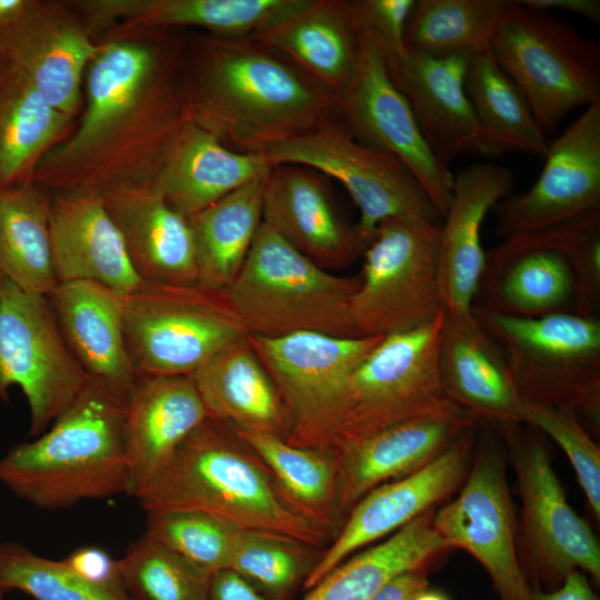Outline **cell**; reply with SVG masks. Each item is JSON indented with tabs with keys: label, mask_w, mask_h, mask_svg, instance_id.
I'll return each instance as SVG.
<instances>
[{
	"label": "cell",
	"mask_w": 600,
	"mask_h": 600,
	"mask_svg": "<svg viewBox=\"0 0 600 600\" xmlns=\"http://www.w3.org/2000/svg\"><path fill=\"white\" fill-rule=\"evenodd\" d=\"M234 429L299 510L333 540L342 526L338 514V467L333 456L290 444L269 433Z\"/></svg>",
	"instance_id": "39"
},
{
	"label": "cell",
	"mask_w": 600,
	"mask_h": 600,
	"mask_svg": "<svg viewBox=\"0 0 600 600\" xmlns=\"http://www.w3.org/2000/svg\"><path fill=\"white\" fill-rule=\"evenodd\" d=\"M464 87L478 128L477 154L497 158L519 151L544 158L547 134L489 50L468 59Z\"/></svg>",
	"instance_id": "35"
},
{
	"label": "cell",
	"mask_w": 600,
	"mask_h": 600,
	"mask_svg": "<svg viewBox=\"0 0 600 600\" xmlns=\"http://www.w3.org/2000/svg\"><path fill=\"white\" fill-rule=\"evenodd\" d=\"M468 59L407 49L387 54L392 81L409 103L430 151L447 168L458 154L477 149L478 128L464 87Z\"/></svg>",
	"instance_id": "25"
},
{
	"label": "cell",
	"mask_w": 600,
	"mask_h": 600,
	"mask_svg": "<svg viewBox=\"0 0 600 600\" xmlns=\"http://www.w3.org/2000/svg\"><path fill=\"white\" fill-rule=\"evenodd\" d=\"M121 580L132 600H207L211 574L148 533L119 559Z\"/></svg>",
	"instance_id": "42"
},
{
	"label": "cell",
	"mask_w": 600,
	"mask_h": 600,
	"mask_svg": "<svg viewBox=\"0 0 600 600\" xmlns=\"http://www.w3.org/2000/svg\"><path fill=\"white\" fill-rule=\"evenodd\" d=\"M127 350L138 374L190 376L248 332L226 290L142 280L122 296Z\"/></svg>",
	"instance_id": "8"
},
{
	"label": "cell",
	"mask_w": 600,
	"mask_h": 600,
	"mask_svg": "<svg viewBox=\"0 0 600 600\" xmlns=\"http://www.w3.org/2000/svg\"><path fill=\"white\" fill-rule=\"evenodd\" d=\"M63 561L80 578L94 587L126 591L121 580L119 559H113L101 548H77Z\"/></svg>",
	"instance_id": "48"
},
{
	"label": "cell",
	"mask_w": 600,
	"mask_h": 600,
	"mask_svg": "<svg viewBox=\"0 0 600 600\" xmlns=\"http://www.w3.org/2000/svg\"><path fill=\"white\" fill-rule=\"evenodd\" d=\"M323 550L287 537L241 531L228 569L271 600H288L303 586Z\"/></svg>",
	"instance_id": "41"
},
{
	"label": "cell",
	"mask_w": 600,
	"mask_h": 600,
	"mask_svg": "<svg viewBox=\"0 0 600 600\" xmlns=\"http://www.w3.org/2000/svg\"><path fill=\"white\" fill-rule=\"evenodd\" d=\"M271 168L264 156L229 149L190 121L157 190L170 207L189 218Z\"/></svg>",
	"instance_id": "33"
},
{
	"label": "cell",
	"mask_w": 600,
	"mask_h": 600,
	"mask_svg": "<svg viewBox=\"0 0 600 600\" xmlns=\"http://www.w3.org/2000/svg\"><path fill=\"white\" fill-rule=\"evenodd\" d=\"M428 569L422 567L397 574L371 600H416L429 588Z\"/></svg>",
	"instance_id": "50"
},
{
	"label": "cell",
	"mask_w": 600,
	"mask_h": 600,
	"mask_svg": "<svg viewBox=\"0 0 600 600\" xmlns=\"http://www.w3.org/2000/svg\"><path fill=\"white\" fill-rule=\"evenodd\" d=\"M207 417L189 376L138 374L124 404L126 494L136 498Z\"/></svg>",
	"instance_id": "27"
},
{
	"label": "cell",
	"mask_w": 600,
	"mask_h": 600,
	"mask_svg": "<svg viewBox=\"0 0 600 600\" xmlns=\"http://www.w3.org/2000/svg\"><path fill=\"white\" fill-rule=\"evenodd\" d=\"M0 588L36 600H132L124 590L94 587L63 560L38 556L16 541L0 542Z\"/></svg>",
	"instance_id": "44"
},
{
	"label": "cell",
	"mask_w": 600,
	"mask_h": 600,
	"mask_svg": "<svg viewBox=\"0 0 600 600\" xmlns=\"http://www.w3.org/2000/svg\"><path fill=\"white\" fill-rule=\"evenodd\" d=\"M3 593H4V591L0 588V600H2Z\"/></svg>",
	"instance_id": "55"
},
{
	"label": "cell",
	"mask_w": 600,
	"mask_h": 600,
	"mask_svg": "<svg viewBox=\"0 0 600 600\" xmlns=\"http://www.w3.org/2000/svg\"><path fill=\"white\" fill-rule=\"evenodd\" d=\"M438 368L444 397L479 421L520 422L523 398L506 357L472 314L452 318L443 312Z\"/></svg>",
	"instance_id": "28"
},
{
	"label": "cell",
	"mask_w": 600,
	"mask_h": 600,
	"mask_svg": "<svg viewBox=\"0 0 600 600\" xmlns=\"http://www.w3.org/2000/svg\"><path fill=\"white\" fill-rule=\"evenodd\" d=\"M358 17L376 34L387 54L402 52L404 30L416 0H353Z\"/></svg>",
	"instance_id": "47"
},
{
	"label": "cell",
	"mask_w": 600,
	"mask_h": 600,
	"mask_svg": "<svg viewBox=\"0 0 600 600\" xmlns=\"http://www.w3.org/2000/svg\"><path fill=\"white\" fill-rule=\"evenodd\" d=\"M478 422L444 397L413 417L336 449L330 454L338 467L341 522L369 491L421 469Z\"/></svg>",
	"instance_id": "19"
},
{
	"label": "cell",
	"mask_w": 600,
	"mask_h": 600,
	"mask_svg": "<svg viewBox=\"0 0 600 600\" xmlns=\"http://www.w3.org/2000/svg\"><path fill=\"white\" fill-rule=\"evenodd\" d=\"M501 348L522 398L599 426L600 322L558 312L520 318L471 309Z\"/></svg>",
	"instance_id": "6"
},
{
	"label": "cell",
	"mask_w": 600,
	"mask_h": 600,
	"mask_svg": "<svg viewBox=\"0 0 600 600\" xmlns=\"http://www.w3.org/2000/svg\"><path fill=\"white\" fill-rule=\"evenodd\" d=\"M359 287V273L339 276L319 267L261 222L226 292L248 334L356 337L349 307Z\"/></svg>",
	"instance_id": "5"
},
{
	"label": "cell",
	"mask_w": 600,
	"mask_h": 600,
	"mask_svg": "<svg viewBox=\"0 0 600 600\" xmlns=\"http://www.w3.org/2000/svg\"><path fill=\"white\" fill-rule=\"evenodd\" d=\"M186 30L111 29L83 83L86 103L69 137L40 162L49 193L157 189L190 122L182 80Z\"/></svg>",
	"instance_id": "1"
},
{
	"label": "cell",
	"mask_w": 600,
	"mask_h": 600,
	"mask_svg": "<svg viewBox=\"0 0 600 600\" xmlns=\"http://www.w3.org/2000/svg\"><path fill=\"white\" fill-rule=\"evenodd\" d=\"M30 0H0V26L18 18Z\"/></svg>",
	"instance_id": "53"
},
{
	"label": "cell",
	"mask_w": 600,
	"mask_h": 600,
	"mask_svg": "<svg viewBox=\"0 0 600 600\" xmlns=\"http://www.w3.org/2000/svg\"><path fill=\"white\" fill-rule=\"evenodd\" d=\"M488 50L546 134L574 109L600 100L599 43L548 11L514 0L498 21Z\"/></svg>",
	"instance_id": "7"
},
{
	"label": "cell",
	"mask_w": 600,
	"mask_h": 600,
	"mask_svg": "<svg viewBox=\"0 0 600 600\" xmlns=\"http://www.w3.org/2000/svg\"><path fill=\"white\" fill-rule=\"evenodd\" d=\"M520 422L552 438L567 454L593 516L600 519V449L573 412L522 400Z\"/></svg>",
	"instance_id": "45"
},
{
	"label": "cell",
	"mask_w": 600,
	"mask_h": 600,
	"mask_svg": "<svg viewBox=\"0 0 600 600\" xmlns=\"http://www.w3.org/2000/svg\"><path fill=\"white\" fill-rule=\"evenodd\" d=\"M549 231L573 268L579 291V313L596 317L600 304V209Z\"/></svg>",
	"instance_id": "46"
},
{
	"label": "cell",
	"mask_w": 600,
	"mask_h": 600,
	"mask_svg": "<svg viewBox=\"0 0 600 600\" xmlns=\"http://www.w3.org/2000/svg\"><path fill=\"white\" fill-rule=\"evenodd\" d=\"M49 217V192L36 183L0 188V279L46 297L58 284Z\"/></svg>",
	"instance_id": "38"
},
{
	"label": "cell",
	"mask_w": 600,
	"mask_h": 600,
	"mask_svg": "<svg viewBox=\"0 0 600 600\" xmlns=\"http://www.w3.org/2000/svg\"><path fill=\"white\" fill-rule=\"evenodd\" d=\"M474 428L421 469L364 494L324 548L302 588L308 591L359 549L434 509L460 487L470 468Z\"/></svg>",
	"instance_id": "20"
},
{
	"label": "cell",
	"mask_w": 600,
	"mask_h": 600,
	"mask_svg": "<svg viewBox=\"0 0 600 600\" xmlns=\"http://www.w3.org/2000/svg\"><path fill=\"white\" fill-rule=\"evenodd\" d=\"M530 600H599L583 572H569L560 587L544 591L532 589Z\"/></svg>",
	"instance_id": "51"
},
{
	"label": "cell",
	"mask_w": 600,
	"mask_h": 600,
	"mask_svg": "<svg viewBox=\"0 0 600 600\" xmlns=\"http://www.w3.org/2000/svg\"><path fill=\"white\" fill-rule=\"evenodd\" d=\"M183 90L190 121L229 149L269 147L339 118V99L250 37L186 31Z\"/></svg>",
	"instance_id": "2"
},
{
	"label": "cell",
	"mask_w": 600,
	"mask_h": 600,
	"mask_svg": "<svg viewBox=\"0 0 600 600\" xmlns=\"http://www.w3.org/2000/svg\"><path fill=\"white\" fill-rule=\"evenodd\" d=\"M144 511L191 510L243 531L327 548L331 536L282 490L234 427L207 417L136 497Z\"/></svg>",
	"instance_id": "3"
},
{
	"label": "cell",
	"mask_w": 600,
	"mask_h": 600,
	"mask_svg": "<svg viewBox=\"0 0 600 600\" xmlns=\"http://www.w3.org/2000/svg\"><path fill=\"white\" fill-rule=\"evenodd\" d=\"M76 120L53 106L17 67L0 59V188L33 183L42 159Z\"/></svg>",
	"instance_id": "34"
},
{
	"label": "cell",
	"mask_w": 600,
	"mask_h": 600,
	"mask_svg": "<svg viewBox=\"0 0 600 600\" xmlns=\"http://www.w3.org/2000/svg\"><path fill=\"white\" fill-rule=\"evenodd\" d=\"M49 196L51 249L58 283L88 280L122 296L132 291L142 280L130 262L102 199L84 192Z\"/></svg>",
	"instance_id": "29"
},
{
	"label": "cell",
	"mask_w": 600,
	"mask_h": 600,
	"mask_svg": "<svg viewBox=\"0 0 600 600\" xmlns=\"http://www.w3.org/2000/svg\"><path fill=\"white\" fill-rule=\"evenodd\" d=\"M513 1L418 0L404 30V48L466 58L487 51L498 21Z\"/></svg>",
	"instance_id": "40"
},
{
	"label": "cell",
	"mask_w": 600,
	"mask_h": 600,
	"mask_svg": "<svg viewBox=\"0 0 600 600\" xmlns=\"http://www.w3.org/2000/svg\"><path fill=\"white\" fill-rule=\"evenodd\" d=\"M439 239L440 223L420 218H391L378 226L350 301L356 337H386L443 313Z\"/></svg>",
	"instance_id": "9"
},
{
	"label": "cell",
	"mask_w": 600,
	"mask_h": 600,
	"mask_svg": "<svg viewBox=\"0 0 600 600\" xmlns=\"http://www.w3.org/2000/svg\"><path fill=\"white\" fill-rule=\"evenodd\" d=\"M268 173L188 218L196 250L197 283L226 290L233 281L262 222Z\"/></svg>",
	"instance_id": "37"
},
{
	"label": "cell",
	"mask_w": 600,
	"mask_h": 600,
	"mask_svg": "<svg viewBox=\"0 0 600 600\" xmlns=\"http://www.w3.org/2000/svg\"><path fill=\"white\" fill-rule=\"evenodd\" d=\"M146 533L209 574L228 569L241 531L191 510L146 511Z\"/></svg>",
	"instance_id": "43"
},
{
	"label": "cell",
	"mask_w": 600,
	"mask_h": 600,
	"mask_svg": "<svg viewBox=\"0 0 600 600\" xmlns=\"http://www.w3.org/2000/svg\"><path fill=\"white\" fill-rule=\"evenodd\" d=\"M521 4L542 11L573 12L593 22H600L599 0H518Z\"/></svg>",
	"instance_id": "52"
},
{
	"label": "cell",
	"mask_w": 600,
	"mask_h": 600,
	"mask_svg": "<svg viewBox=\"0 0 600 600\" xmlns=\"http://www.w3.org/2000/svg\"><path fill=\"white\" fill-rule=\"evenodd\" d=\"M524 424V423H523ZM521 422L497 426L508 447L521 499L517 550L530 587L551 590L579 570L600 582V546L566 499L538 430Z\"/></svg>",
	"instance_id": "10"
},
{
	"label": "cell",
	"mask_w": 600,
	"mask_h": 600,
	"mask_svg": "<svg viewBox=\"0 0 600 600\" xmlns=\"http://www.w3.org/2000/svg\"><path fill=\"white\" fill-rule=\"evenodd\" d=\"M514 186V176L490 162L469 164L453 179L452 196L440 224V272L444 313L470 317L483 271L481 229L487 213Z\"/></svg>",
	"instance_id": "23"
},
{
	"label": "cell",
	"mask_w": 600,
	"mask_h": 600,
	"mask_svg": "<svg viewBox=\"0 0 600 600\" xmlns=\"http://www.w3.org/2000/svg\"><path fill=\"white\" fill-rule=\"evenodd\" d=\"M123 426L124 403L91 379L46 432L0 459V483L44 510L126 493Z\"/></svg>",
	"instance_id": "4"
},
{
	"label": "cell",
	"mask_w": 600,
	"mask_h": 600,
	"mask_svg": "<svg viewBox=\"0 0 600 600\" xmlns=\"http://www.w3.org/2000/svg\"><path fill=\"white\" fill-rule=\"evenodd\" d=\"M304 0H69L97 38L111 29H197L249 37L297 10Z\"/></svg>",
	"instance_id": "24"
},
{
	"label": "cell",
	"mask_w": 600,
	"mask_h": 600,
	"mask_svg": "<svg viewBox=\"0 0 600 600\" xmlns=\"http://www.w3.org/2000/svg\"><path fill=\"white\" fill-rule=\"evenodd\" d=\"M90 377L67 346L46 296L0 279V399L18 386L39 437L72 404Z\"/></svg>",
	"instance_id": "13"
},
{
	"label": "cell",
	"mask_w": 600,
	"mask_h": 600,
	"mask_svg": "<svg viewBox=\"0 0 600 600\" xmlns=\"http://www.w3.org/2000/svg\"><path fill=\"white\" fill-rule=\"evenodd\" d=\"M459 494L434 511V530L448 549L470 553L490 576L499 600H530L517 550V517L504 456L484 431Z\"/></svg>",
	"instance_id": "15"
},
{
	"label": "cell",
	"mask_w": 600,
	"mask_h": 600,
	"mask_svg": "<svg viewBox=\"0 0 600 600\" xmlns=\"http://www.w3.org/2000/svg\"><path fill=\"white\" fill-rule=\"evenodd\" d=\"M47 298L86 373L126 404L138 373L124 339L122 294L94 281L74 280L59 282Z\"/></svg>",
	"instance_id": "26"
},
{
	"label": "cell",
	"mask_w": 600,
	"mask_h": 600,
	"mask_svg": "<svg viewBox=\"0 0 600 600\" xmlns=\"http://www.w3.org/2000/svg\"><path fill=\"white\" fill-rule=\"evenodd\" d=\"M189 377L208 417L237 428L288 438L287 410L247 337L217 353Z\"/></svg>",
	"instance_id": "32"
},
{
	"label": "cell",
	"mask_w": 600,
	"mask_h": 600,
	"mask_svg": "<svg viewBox=\"0 0 600 600\" xmlns=\"http://www.w3.org/2000/svg\"><path fill=\"white\" fill-rule=\"evenodd\" d=\"M543 159L531 188L493 206L500 239L540 233L600 209V100L549 142Z\"/></svg>",
	"instance_id": "17"
},
{
	"label": "cell",
	"mask_w": 600,
	"mask_h": 600,
	"mask_svg": "<svg viewBox=\"0 0 600 600\" xmlns=\"http://www.w3.org/2000/svg\"><path fill=\"white\" fill-rule=\"evenodd\" d=\"M99 42L69 0H30L0 26V59L17 67L48 102L74 119L83 106L87 69Z\"/></svg>",
	"instance_id": "18"
},
{
	"label": "cell",
	"mask_w": 600,
	"mask_h": 600,
	"mask_svg": "<svg viewBox=\"0 0 600 600\" xmlns=\"http://www.w3.org/2000/svg\"><path fill=\"white\" fill-rule=\"evenodd\" d=\"M262 222L319 267H349L366 246L336 206L326 177L298 164L273 166L262 198Z\"/></svg>",
	"instance_id": "22"
},
{
	"label": "cell",
	"mask_w": 600,
	"mask_h": 600,
	"mask_svg": "<svg viewBox=\"0 0 600 600\" xmlns=\"http://www.w3.org/2000/svg\"><path fill=\"white\" fill-rule=\"evenodd\" d=\"M247 338L287 410L286 441L329 452L342 422L349 378L383 337L297 332Z\"/></svg>",
	"instance_id": "11"
},
{
	"label": "cell",
	"mask_w": 600,
	"mask_h": 600,
	"mask_svg": "<svg viewBox=\"0 0 600 600\" xmlns=\"http://www.w3.org/2000/svg\"><path fill=\"white\" fill-rule=\"evenodd\" d=\"M261 154L272 167H307L342 184L359 210L356 226L366 247L387 219L442 220L400 160L357 140L339 118L276 143Z\"/></svg>",
	"instance_id": "12"
},
{
	"label": "cell",
	"mask_w": 600,
	"mask_h": 600,
	"mask_svg": "<svg viewBox=\"0 0 600 600\" xmlns=\"http://www.w3.org/2000/svg\"><path fill=\"white\" fill-rule=\"evenodd\" d=\"M443 313L388 334L349 378L346 408L329 450L413 417L444 398L438 368Z\"/></svg>",
	"instance_id": "14"
},
{
	"label": "cell",
	"mask_w": 600,
	"mask_h": 600,
	"mask_svg": "<svg viewBox=\"0 0 600 600\" xmlns=\"http://www.w3.org/2000/svg\"><path fill=\"white\" fill-rule=\"evenodd\" d=\"M207 600H271L230 569L212 574Z\"/></svg>",
	"instance_id": "49"
},
{
	"label": "cell",
	"mask_w": 600,
	"mask_h": 600,
	"mask_svg": "<svg viewBox=\"0 0 600 600\" xmlns=\"http://www.w3.org/2000/svg\"><path fill=\"white\" fill-rule=\"evenodd\" d=\"M249 37L282 54L338 99L358 68L353 0H304L286 18Z\"/></svg>",
	"instance_id": "30"
},
{
	"label": "cell",
	"mask_w": 600,
	"mask_h": 600,
	"mask_svg": "<svg viewBox=\"0 0 600 600\" xmlns=\"http://www.w3.org/2000/svg\"><path fill=\"white\" fill-rule=\"evenodd\" d=\"M472 307L520 318L580 314L573 268L552 233L502 240L486 251Z\"/></svg>",
	"instance_id": "21"
},
{
	"label": "cell",
	"mask_w": 600,
	"mask_h": 600,
	"mask_svg": "<svg viewBox=\"0 0 600 600\" xmlns=\"http://www.w3.org/2000/svg\"><path fill=\"white\" fill-rule=\"evenodd\" d=\"M357 21L359 62L350 86L339 98V119L357 140L400 160L442 219L454 174L426 143L409 103L390 77L382 44L358 14Z\"/></svg>",
	"instance_id": "16"
},
{
	"label": "cell",
	"mask_w": 600,
	"mask_h": 600,
	"mask_svg": "<svg viewBox=\"0 0 600 600\" xmlns=\"http://www.w3.org/2000/svg\"><path fill=\"white\" fill-rule=\"evenodd\" d=\"M416 600H449V598L437 590H430L429 588L422 591Z\"/></svg>",
	"instance_id": "54"
},
{
	"label": "cell",
	"mask_w": 600,
	"mask_h": 600,
	"mask_svg": "<svg viewBox=\"0 0 600 600\" xmlns=\"http://www.w3.org/2000/svg\"><path fill=\"white\" fill-rule=\"evenodd\" d=\"M101 199L141 280L197 283L189 220L170 207L157 189L119 191Z\"/></svg>",
	"instance_id": "31"
},
{
	"label": "cell",
	"mask_w": 600,
	"mask_h": 600,
	"mask_svg": "<svg viewBox=\"0 0 600 600\" xmlns=\"http://www.w3.org/2000/svg\"><path fill=\"white\" fill-rule=\"evenodd\" d=\"M434 511H427L384 541L350 556L301 600H371L397 574L430 567L449 550L434 530Z\"/></svg>",
	"instance_id": "36"
}]
</instances>
